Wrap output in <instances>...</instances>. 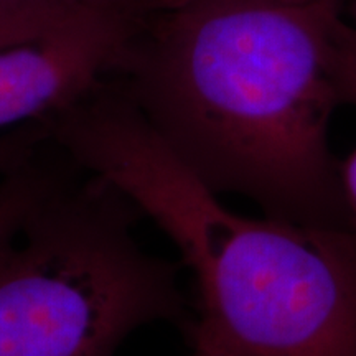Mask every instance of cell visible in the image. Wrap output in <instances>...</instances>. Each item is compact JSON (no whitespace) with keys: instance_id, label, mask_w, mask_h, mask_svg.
<instances>
[{"instance_id":"8","label":"cell","mask_w":356,"mask_h":356,"mask_svg":"<svg viewBox=\"0 0 356 356\" xmlns=\"http://www.w3.org/2000/svg\"><path fill=\"white\" fill-rule=\"evenodd\" d=\"M340 180L346 204L356 221V147L343 162H340Z\"/></svg>"},{"instance_id":"11","label":"cell","mask_w":356,"mask_h":356,"mask_svg":"<svg viewBox=\"0 0 356 356\" xmlns=\"http://www.w3.org/2000/svg\"><path fill=\"white\" fill-rule=\"evenodd\" d=\"M195 356H216V355H210V353H203V351H195Z\"/></svg>"},{"instance_id":"7","label":"cell","mask_w":356,"mask_h":356,"mask_svg":"<svg viewBox=\"0 0 356 356\" xmlns=\"http://www.w3.org/2000/svg\"><path fill=\"white\" fill-rule=\"evenodd\" d=\"M44 136H47L44 127L22 129V131L0 136V175L32 159L37 154V147Z\"/></svg>"},{"instance_id":"6","label":"cell","mask_w":356,"mask_h":356,"mask_svg":"<svg viewBox=\"0 0 356 356\" xmlns=\"http://www.w3.org/2000/svg\"><path fill=\"white\" fill-rule=\"evenodd\" d=\"M65 172L37 157L0 175V257L24 236L38 213L70 185Z\"/></svg>"},{"instance_id":"4","label":"cell","mask_w":356,"mask_h":356,"mask_svg":"<svg viewBox=\"0 0 356 356\" xmlns=\"http://www.w3.org/2000/svg\"><path fill=\"white\" fill-rule=\"evenodd\" d=\"M145 20L101 17L0 48V129L44 122L101 86Z\"/></svg>"},{"instance_id":"1","label":"cell","mask_w":356,"mask_h":356,"mask_svg":"<svg viewBox=\"0 0 356 356\" xmlns=\"http://www.w3.org/2000/svg\"><path fill=\"white\" fill-rule=\"evenodd\" d=\"M341 2L178 0L145 20L109 79L203 184L267 216L356 228L330 149L356 108Z\"/></svg>"},{"instance_id":"5","label":"cell","mask_w":356,"mask_h":356,"mask_svg":"<svg viewBox=\"0 0 356 356\" xmlns=\"http://www.w3.org/2000/svg\"><path fill=\"white\" fill-rule=\"evenodd\" d=\"M178 0H0V48L38 42L101 17L147 20Z\"/></svg>"},{"instance_id":"3","label":"cell","mask_w":356,"mask_h":356,"mask_svg":"<svg viewBox=\"0 0 356 356\" xmlns=\"http://www.w3.org/2000/svg\"><path fill=\"white\" fill-rule=\"evenodd\" d=\"M106 181L66 186L0 257V356H114L154 322L186 325L175 266L132 234Z\"/></svg>"},{"instance_id":"9","label":"cell","mask_w":356,"mask_h":356,"mask_svg":"<svg viewBox=\"0 0 356 356\" xmlns=\"http://www.w3.org/2000/svg\"><path fill=\"white\" fill-rule=\"evenodd\" d=\"M280 2L296 3V6H307V3H318V2H341L343 3V0H280Z\"/></svg>"},{"instance_id":"10","label":"cell","mask_w":356,"mask_h":356,"mask_svg":"<svg viewBox=\"0 0 356 356\" xmlns=\"http://www.w3.org/2000/svg\"><path fill=\"white\" fill-rule=\"evenodd\" d=\"M350 13H351V17H353L355 22H356V0H353V2H351V6H350Z\"/></svg>"},{"instance_id":"2","label":"cell","mask_w":356,"mask_h":356,"mask_svg":"<svg viewBox=\"0 0 356 356\" xmlns=\"http://www.w3.org/2000/svg\"><path fill=\"white\" fill-rule=\"evenodd\" d=\"M53 139L175 244L197 284L195 351L356 356V228L229 210L115 88L61 114Z\"/></svg>"}]
</instances>
